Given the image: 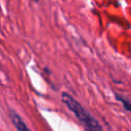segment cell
I'll return each mask as SVG.
<instances>
[{
    "mask_svg": "<svg viewBox=\"0 0 131 131\" xmlns=\"http://www.w3.org/2000/svg\"><path fill=\"white\" fill-rule=\"evenodd\" d=\"M61 100L68 106V108L75 114L77 119L83 123V125L85 126V128L88 131H103V129L100 126V124L98 123V121L69 93L62 92Z\"/></svg>",
    "mask_w": 131,
    "mask_h": 131,
    "instance_id": "cell-1",
    "label": "cell"
},
{
    "mask_svg": "<svg viewBox=\"0 0 131 131\" xmlns=\"http://www.w3.org/2000/svg\"><path fill=\"white\" fill-rule=\"evenodd\" d=\"M115 97L117 98V100H119L123 103V106L127 111H131V98H128L125 95L119 94V93H115Z\"/></svg>",
    "mask_w": 131,
    "mask_h": 131,
    "instance_id": "cell-3",
    "label": "cell"
},
{
    "mask_svg": "<svg viewBox=\"0 0 131 131\" xmlns=\"http://www.w3.org/2000/svg\"><path fill=\"white\" fill-rule=\"evenodd\" d=\"M9 117H10V120H11L13 126L18 131H31L29 129V127L26 125V123L23 121V119L20 118V116L16 112H14L13 110H10L9 111Z\"/></svg>",
    "mask_w": 131,
    "mask_h": 131,
    "instance_id": "cell-2",
    "label": "cell"
},
{
    "mask_svg": "<svg viewBox=\"0 0 131 131\" xmlns=\"http://www.w3.org/2000/svg\"><path fill=\"white\" fill-rule=\"evenodd\" d=\"M36 1H38V0H36Z\"/></svg>",
    "mask_w": 131,
    "mask_h": 131,
    "instance_id": "cell-4",
    "label": "cell"
}]
</instances>
